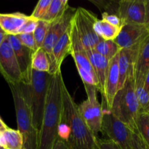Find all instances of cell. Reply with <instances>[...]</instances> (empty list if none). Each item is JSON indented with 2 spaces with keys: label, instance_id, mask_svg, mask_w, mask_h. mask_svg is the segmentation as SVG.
<instances>
[{
  "label": "cell",
  "instance_id": "cell-39",
  "mask_svg": "<svg viewBox=\"0 0 149 149\" xmlns=\"http://www.w3.org/2000/svg\"><path fill=\"white\" fill-rule=\"evenodd\" d=\"M144 88L148 93H149V70L147 72L145 78V82H144Z\"/></svg>",
  "mask_w": 149,
  "mask_h": 149
},
{
  "label": "cell",
  "instance_id": "cell-25",
  "mask_svg": "<svg viewBox=\"0 0 149 149\" xmlns=\"http://www.w3.org/2000/svg\"><path fill=\"white\" fill-rule=\"evenodd\" d=\"M93 49L109 61L112 59L121 50L119 47L114 41L103 40V39L96 44Z\"/></svg>",
  "mask_w": 149,
  "mask_h": 149
},
{
  "label": "cell",
  "instance_id": "cell-16",
  "mask_svg": "<svg viewBox=\"0 0 149 149\" xmlns=\"http://www.w3.org/2000/svg\"><path fill=\"white\" fill-rule=\"evenodd\" d=\"M71 33L72 25L58 39L53 49V66L49 74L53 75L61 71L63 61L71 52Z\"/></svg>",
  "mask_w": 149,
  "mask_h": 149
},
{
  "label": "cell",
  "instance_id": "cell-6",
  "mask_svg": "<svg viewBox=\"0 0 149 149\" xmlns=\"http://www.w3.org/2000/svg\"><path fill=\"white\" fill-rule=\"evenodd\" d=\"M87 99L78 105L80 116L92 133L97 137L102 131L103 108L97 100V88L95 86L84 84Z\"/></svg>",
  "mask_w": 149,
  "mask_h": 149
},
{
  "label": "cell",
  "instance_id": "cell-22",
  "mask_svg": "<svg viewBox=\"0 0 149 149\" xmlns=\"http://www.w3.org/2000/svg\"><path fill=\"white\" fill-rule=\"evenodd\" d=\"M94 31L96 34L101 39L108 41H114L118 36L121 29L110 23H107L103 20L98 19L94 23Z\"/></svg>",
  "mask_w": 149,
  "mask_h": 149
},
{
  "label": "cell",
  "instance_id": "cell-19",
  "mask_svg": "<svg viewBox=\"0 0 149 149\" xmlns=\"http://www.w3.org/2000/svg\"><path fill=\"white\" fill-rule=\"evenodd\" d=\"M138 47L131 49H122L118 55V90L122 88L130 74H134V63L137 57Z\"/></svg>",
  "mask_w": 149,
  "mask_h": 149
},
{
  "label": "cell",
  "instance_id": "cell-42",
  "mask_svg": "<svg viewBox=\"0 0 149 149\" xmlns=\"http://www.w3.org/2000/svg\"></svg>",
  "mask_w": 149,
  "mask_h": 149
},
{
  "label": "cell",
  "instance_id": "cell-5",
  "mask_svg": "<svg viewBox=\"0 0 149 149\" xmlns=\"http://www.w3.org/2000/svg\"><path fill=\"white\" fill-rule=\"evenodd\" d=\"M51 76L49 73L38 72L32 70L30 84L20 83L23 95L32 111L34 125L39 132L42 125L48 84Z\"/></svg>",
  "mask_w": 149,
  "mask_h": 149
},
{
  "label": "cell",
  "instance_id": "cell-24",
  "mask_svg": "<svg viewBox=\"0 0 149 149\" xmlns=\"http://www.w3.org/2000/svg\"><path fill=\"white\" fill-rule=\"evenodd\" d=\"M50 61L48 55L42 48L35 51L32 56V68L38 72H50Z\"/></svg>",
  "mask_w": 149,
  "mask_h": 149
},
{
  "label": "cell",
  "instance_id": "cell-36",
  "mask_svg": "<svg viewBox=\"0 0 149 149\" xmlns=\"http://www.w3.org/2000/svg\"><path fill=\"white\" fill-rule=\"evenodd\" d=\"M52 149H69L67 142L61 138H58L53 144Z\"/></svg>",
  "mask_w": 149,
  "mask_h": 149
},
{
  "label": "cell",
  "instance_id": "cell-26",
  "mask_svg": "<svg viewBox=\"0 0 149 149\" xmlns=\"http://www.w3.org/2000/svg\"><path fill=\"white\" fill-rule=\"evenodd\" d=\"M136 132L149 147V113H140L136 121Z\"/></svg>",
  "mask_w": 149,
  "mask_h": 149
},
{
  "label": "cell",
  "instance_id": "cell-38",
  "mask_svg": "<svg viewBox=\"0 0 149 149\" xmlns=\"http://www.w3.org/2000/svg\"><path fill=\"white\" fill-rule=\"evenodd\" d=\"M7 36H8V35L4 32V31L3 30V29L1 28V26H0V47L1 46L3 42L6 40Z\"/></svg>",
  "mask_w": 149,
  "mask_h": 149
},
{
  "label": "cell",
  "instance_id": "cell-23",
  "mask_svg": "<svg viewBox=\"0 0 149 149\" xmlns=\"http://www.w3.org/2000/svg\"><path fill=\"white\" fill-rule=\"evenodd\" d=\"M67 0H51L48 10L41 20L53 23L64 14L69 6Z\"/></svg>",
  "mask_w": 149,
  "mask_h": 149
},
{
  "label": "cell",
  "instance_id": "cell-29",
  "mask_svg": "<svg viewBox=\"0 0 149 149\" xmlns=\"http://www.w3.org/2000/svg\"><path fill=\"white\" fill-rule=\"evenodd\" d=\"M50 27H51V23H48L43 20H38L37 27L33 33L38 49L42 48Z\"/></svg>",
  "mask_w": 149,
  "mask_h": 149
},
{
  "label": "cell",
  "instance_id": "cell-28",
  "mask_svg": "<svg viewBox=\"0 0 149 149\" xmlns=\"http://www.w3.org/2000/svg\"><path fill=\"white\" fill-rule=\"evenodd\" d=\"M135 94L140 113H149V93L145 90L144 84H134Z\"/></svg>",
  "mask_w": 149,
  "mask_h": 149
},
{
  "label": "cell",
  "instance_id": "cell-7",
  "mask_svg": "<svg viewBox=\"0 0 149 149\" xmlns=\"http://www.w3.org/2000/svg\"><path fill=\"white\" fill-rule=\"evenodd\" d=\"M103 108V119L101 132L106 135L122 149H131V141L134 131L127 125L115 118L108 108Z\"/></svg>",
  "mask_w": 149,
  "mask_h": 149
},
{
  "label": "cell",
  "instance_id": "cell-30",
  "mask_svg": "<svg viewBox=\"0 0 149 149\" xmlns=\"http://www.w3.org/2000/svg\"><path fill=\"white\" fill-rule=\"evenodd\" d=\"M51 0H40L37 2L36 7L34 9L31 17L37 19V20H41L45 16V13H47L49 7Z\"/></svg>",
  "mask_w": 149,
  "mask_h": 149
},
{
  "label": "cell",
  "instance_id": "cell-9",
  "mask_svg": "<svg viewBox=\"0 0 149 149\" xmlns=\"http://www.w3.org/2000/svg\"><path fill=\"white\" fill-rule=\"evenodd\" d=\"M70 55L74 60L77 70L83 81V84L95 86L97 88V81L91 64L89 61V56L72 25Z\"/></svg>",
  "mask_w": 149,
  "mask_h": 149
},
{
  "label": "cell",
  "instance_id": "cell-10",
  "mask_svg": "<svg viewBox=\"0 0 149 149\" xmlns=\"http://www.w3.org/2000/svg\"><path fill=\"white\" fill-rule=\"evenodd\" d=\"M76 8L68 6L62 16L51 23V27L42 47L49 58L51 65L50 70L53 66V49L54 46L58 39L62 36L63 33L71 25L72 20L76 13Z\"/></svg>",
  "mask_w": 149,
  "mask_h": 149
},
{
  "label": "cell",
  "instance_id": "cell-40",
  "mask_svg": "<svg viewBox=\"0 0 149 149\" xmlns=\"http://www.w3.org/2000/svg\"><path fill=\"white\" fill-rule=\"evenodd\" d=\"M7 128H8L7 125L4 123V121H3L2 119H1V118L0 117V132L5 130Z\"/></svg>",
  "mask_w": 149,
  "mask_h": 149
},
{
  "label": "cell",
  "instance_id": "cell-21",
  "mask_svg": "<svg viewBox=\"0 0 149 149\" xmlns=\"http://www.w3.org/2000/svg\"><path fill=\"white\" fill-rule=\"evenodd\" d=\"M0 148L6 149H25L24 139L18 130L8 127L0 132Z\"/></svg>",
  "mask_w": 149,
  "mask_h": 149
},
{
  "label": "cell",
  "instance_id": "cell-31",
  "mask_svg": "<svg viewBox=\"0 0 149 149\" xmlns=\"http://www.w3.org/2000/svg\"><path fill=\"white\" fill-rule=\"evenodd\" d=\"M19 42L29 49L35 52L38 49L33 33H20L16 36Z\"/></svg>",
  "mask_w": 149,
  "mask_h": 149
},
{
  "label": "cell",
  "instance_id": "cell-11",
  "mask_svg": "<svg viewBox=\"0 0 149 149\" xmlns=\"http://www.w3.org/2000/svg\"><path fill=\"white\" fill-rule=\"evenodd\" d=\"M0 73L8 84H20L23 81L18 63L7 37L0 47Z\"/></svg>",
  "mask_w": 149,
  "mask_h": 149
},
{
  "label": "cell",
  "instance_id": "cell-15",
  "mask_svg": "<svg viewBox=\"0 0 149 149\" xmlns=\"http://www.w3.org/2000/svg\"><path fill=\"white\" fill-rule=\"evenodd\" d=\"M118 55L119 52L110 61L108 74L105 84V93L102 102L110 109L115 94L118 92L119 72H118Z\"/></svg>",
  "mask_w": 149,
  "mask_h": 149
},
{
  "label": "cell",
  "instance_id": "cell-35",
  "mask_svg": "<svg viewBox=\"0 0 149 149\" xmlns=\"http://www.w3.org/2000/svg\"><path fill=\"white\" fill-rule=\"evenodd\" d=\"M97 149H122L117 144L108 139H99L97 138Z\"/></svg>",
  "mask_w": 149,
  "mask_h": 149
},
{
  "label": "cell",
  "instance_id": "cell-37",
  "mask_svg": "<svg viewBox=\"0 0 149 149\" xmlns=\"http://www.w3.org/2000/svg\"><path fill=\"white\" fill-rule=\"evenodd\" d=\"M145 15L144 25L149 29V0H145Z\"/></svg>",
  "mask_w": 149,
  "mask_h": 149
},
{
  "label": "cell",
  "instance_id": "cell-18",
  "mask_svg": "<svg viewBox=\"0 0 149 149\" xmlns=\"http://www.w3.org/2000/svg\"><path fill=\"white\" fill-rule=\"evenodd\" d=\"M86 51L97 81V90L100 93L102 97L103 98L105 80L108 74L110 61L102 55H99L93 49H86Z\"/></svg>",
  "mask_w": 149,
  "mask_h": 149
},
{
  "label": "cell",
  "instance_id": "cell-14",
  "mask_svg": "<svg viewBox=\"0 0 149 149\" xmlns=\"http://www.w3.org/2000/svg\"><path fill=\"white\" fill-rule=\"evenodd\" d=\"M7 40L13 48L18 63L23 77L22 83L29 84L32 80V61L34 52L22 45L16 36H7Z\"/></svg>",
  "mask_w": 149,
  "mask_h": 149
},
{
  "label": "cell",
  "instance_id": "cell-27",
  "mask_svg": "<svg viewBox=\"0 0 149 149\" xmlns=\"http://www.w3.org/2000/svg\"><path fill=\"white\" fill-rule=\"evenodd\" d=\"M91 2L96 6L102 13L118 15L119 1L115 0H91Z\"/></svg>",
  "mask_w": 149,
  "mask_h": 149
},
{
  "label": "cell",
  "instance_id": "cell-3",
  "mask_svg": "<svg viewBox=\"0 0 149 149\" xmlns=\"http://www.w3.org/2000/svg\"><path fill=\"white\" fill-rule=\"evenodd\" d=\"M108 110L115 118L135 130L140 108L135 94L134 74H130L124 87L118 90Z\"/></svg>",
  "mask_w": 149,
  "mask_h": 149
},
{
  "label": "cell",
  "instance_id": "cell-1",
  "mask_svg": "<svg viewBox=\"0 0 149 149\" xmlns=\"http://www.w3.org/2000/svg\"><path fill=\"white\" fill-rule=\"evenodd\" d=\"M64 82L61 71L51 76L42 125L39 130L38 149H52L58 138V129L63 115L62 86Z\"/></svg>",
  "mask_w": 149,
  "mask_h": 149
},
{
  "label": "cell",
  "instance_id": "cell-2",
  "mask_svg": "<svg viewBox=\"0 0 149 149\" xmlns=\"http://www.w3.org/2000/svg\"><path fill=\"white\" fill-rule=\"evenodd\" d=\"M63 115L61 122L70 130L66 141L69 149H97V137L88 127L78 110V106L69 93L65 84L62 86Z\"/></svg>",
  "mask_w": 149,
  "mask_h": 149
},
{
  "label": "cell",
  "instance_id": "cell-17",
  "mask_svg": "<svg viewBox=\"0 0 149 149\" xmlns=\"http://www.w3.org/2000/svg\"><path fill=\"white\" fill-rule=\"evenodd\" d=\"M149 70V34L140 44L134 63V84H144Z\"/></svg>",
  "mask_w": 149,
  "mask_h": 149
},
{
  "label": "cell",
  "instance_id": "cell-8",
  "mask_svg": "<svg viewBox=\"0 0 149 149\" xmlns=\"http://www.w3.org/2000/svg\"><path fill=\"white\" fill-rule=\"evenodd\" d=\"M97 20V17L93 13L83 7H78L76 10L72 25L85 49H93L96 44L102 40L96 34L93 29Z\"/></svg>",
  "mask_w": 149,
  "mask_h": 149
},
{
  "label": "cell",
  "instance_id": "cell-20",
  "mask_svg": "<svg viewBox=\"0 0 149 149\" xmlns=\"http://www.w3.org/2000/svg\"><path fill=\"white\" fill-rule=\"evenodd\" d=\"M31 18L21 13H0V26L8 36H17L22 27Z\"/></svg>",
  "mask_w": 149,
  "mask_h": 149
},
{
  "label": "cell",
  "instance_id": "cell-41",
  "mask_svg": "<svg viewBox=\"0 0 149 149\" xmlns=\"http://www.w3.org/2000/svg\"><path fill=\"white\" fill-rule=\"evenodd\" d=\"M0 149H6V148H1Z\"/></svg>",
  "mask_w": 149,
  "mask_h": 149
},
{
  "label": "cell",
  "instance_id": "cell-4",
  "mask_svg": "<svg viewBox=\"0 0 149 149\" xmlns=\"http://www.w3.org/2000/svg\"><path fill=\"white\" fill-rule=\"evenodd\" d=\"M9 87L14 102L18 130L23 137L25 149H38L39 132L34 125L32 111L23 95L21 84H10Z\"/></svg>",
  "mask_w": 149,
  "mask_h": 149
},
{
  "label": "cell",
  "instance_id": "cell-12",
  "mask_svg": "<svg viewBox=\"0 0 149 149\" xmlns=\"http://www.w3.org/2000/svg\"><path fill=\"white\" fill-rule=\"evenodd\" d=\"M149 34V29L145 25L124 24L114 42L122 49H131L140 45Z\"/></svg>",
  "mask_w": 149,
  "mask_h": 149
},
{
  "label": "cell",
  "instance_id": "cell-32",
  "mask_svg": "<svg viewBox=\"0 0 149 149\" xmlns=\"http://www.w3.org/2000/svg\"><path fill=\"white\" fill-rule=\"evenodd\" d=\"M102 20H105L107 23H110L115 27L120 28V29H121V27L124 26L122 20H121L119 16L116 15L102 13Z\"/></svg>",
  "mask_w": 149,
  "mask_h": 149
},
{
  "label": "cell",
  "instance_id": "cell-33",
  "mask_svg": "<svg viewBox=\"0 0 149 149\" xmlns=\"http://www.w3.org/2000/svg\"><path fill=\"white\" fill-rule=\"evenodd\" d=\"M38 20L31 17V18L26 22L24 24V26L22 27L20 30V33H33L37 25ZM19 33V34H20Z\"/></svg>",
  "mask_w": 149,
  "mask_h": 149
},
{
  "label": "cell",
  "instance_id": "cell-13",
  "mask_svg": "<svg viewBox=\"0 0 149 149\" xmlns=\"http://www.w3.org/2000/svg\"><path fill=\"white\" fill-rule=\"evenodd\" d=\"M145 0H120L118 16L123 24L144 25Z\"/></svg>",
  "mask_w": 149,
  "mask_h": 149
},
{
  "label": "cell",
  "instance_id": "cell-34",
  "mask_svg": "<svg viewBox=\"0 0 149 149\" xmlns=\"http://www.w3.org/2000/svg\"><path fill=\"white\" fill-rule=\"evenodd\" d=\"M131 149H149V147L144 143L138 134L134 131L131 141Z\"/></svg>",
  "mask_w": 149,
  "mask_h": 149
}]
</instances>
